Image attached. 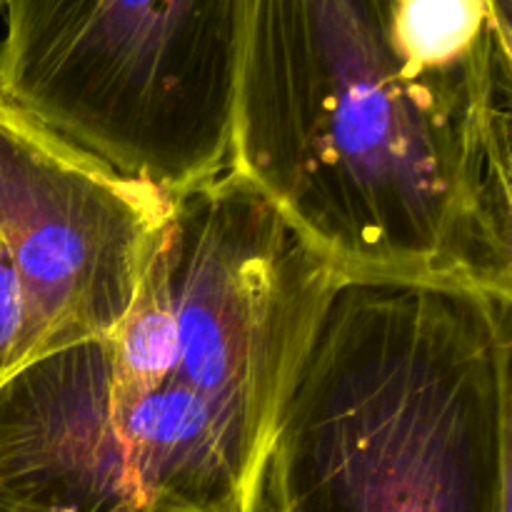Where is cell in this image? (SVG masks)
Masks as SVG:
<instances>
[{
	"label": "cell",
	"mask_w": 512,
	"mask_h": 512,
	"mask_svg": "<svg viewBox=\"0 0 512 512\" xmlns=\"http://www.w3.org/2000/svg\"><path fill=\"white\" fill-rule=\"evenodd\" d=\"M340 275L233 170L173 195L123 323L0 388V512H263L280 403Z\"/></svg>",
	"instance_id": "obj_1"
},
{
	"label": "cell",
	"mask_w": 512,
	"mask_h": 512,
	"mask_svg": "<svg viewBox=\"0 0 512 512\" xmlns=\"http://www.w3.org/2000/svg\"><path fill=\"white\" fill-rule=\"evenodd\" d=\"M230 170L343 275L512 295L510 43L375 0H245Z\"/></svg>",
	"instance_id": "obj_2"
},
{
	"label": "cell",
	"mask_w": 512,
	"mask_h": 512,
	"mask_svg": "<svg viewBox=\"0 0 512 512\" xmlns=\"http://www.w3.org/2000/svg\"><path fill=\"white\" fill-rule=\"evenodd\" d=\"M512 295L340 275L280 403L270 512H510Z\"/></svg>",
	"instance_id": "obj_3"
},
{
	"label": "cell",
	"mask_w": 512,
	"mask_h": 512,
	"mask_svg": "<svg viewBox=\"0 0 512 512\" xmlns=\"http://www.w3.org/2000/svg\"><path fill=\"white\" fill-rule=\"evenodd\" d=\"M245 0H5L0 103L123 178L228 173Z\"/></svg>",
	"instance_id": "obj_4"
},
{
	"label": "cell",
	"mask_w": 512,
	"mask_h": 512,
	"mask_svg": "<svg viewBox=\"0 0 512 512\" xmlns=\"http://www.w3.org/2000/svg\"><path fill=\"white\" fill-rule=\"evenodd\" d=\"M0 5H5V0H0Z\"/></svg>",
	"instance_id": "obj_5"
}]
</instances>
